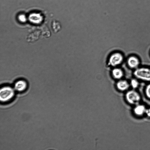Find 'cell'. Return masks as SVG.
Returning a JSON list of instances; mask_svg holds the SVG:
<instances>
[{"label": "cell", "mask_w": 150, "mask_h": 150, "mask_svg": "<svg viewBox=\"0 0 150 150\" xmlns=\"http://www.w3.org/2000/svg\"><path fill=\"white\" fill-rule=\"evenodd\" d=\"M15 89L9 86H3L0 90V100L1 103H6L11 100L15 95Z\"/></svg>", "instance_id": "obj_1"}, {"label": "cell", "mask_w": 150, "mask_h": 150, "mask_svg": "<svg viewBox=\"0 0 150 150\" xmlns=\"http://www.w3.org/2000/svg\"><path fill=\"white\" fill-rule=\"evenodd\" d=\"M134 74L137 78L142 80L150 81V69L142 67L136 69Z\"/></svg>", "instance_id": "obj_2"}, {"label": "cell", "mask_w": 150, "mask_h": 150, "mask_svg": "<svg viewBox=\"0 0 150 150\" xmlns=\"http://www.w3.org/2000/svg\"><path fill=\"white\" fill-rule=\"evenodd\" d=\"M126 98L127 101L131 104L137 103L141 99L139 94L134 90L128 91L126 94Z\"/></svg>", "instance_id": "obj_3"}, {"label": "cell", "mask_w": 150, "mask_h": 150, "mask_svg": "<svg viewBox=\"0 0 150 150\" xmlns=\"http://www.w3.org/2000/svg\"><path fill=\"white\" fill-rule=\"evenodd\" d=\"M123 59L122 55L120 53H116L112 54L110 57L109 63L112 66H115L120 64Z\"/></svg>", "instance_id": "obj_4"}, {"label": "cell", "mask_w": 150, "mask_h": 150, "mask_svg": "<svg viewBox=\"0 0 150 150\" xmlns=\"http://www.w3.org/2000/svg\"><path fill=\"white\" fill-rule=\"evenodd\" d=\"M27 86L28 84L25 81L20 80L17 81L15 83L14 89L18 92H23L26 90Z\"/></svg>", "instance_id": "obj_5"}, {"label": "cell", "mask_w": 150, "mask_h": 150, "mask_svg": "<svg viewBox=\"0 0 150 150\" xmlns=\"http://www.w3.org/2000/svg\"><path fill=\"white\" fill-rule=\"evenodd\" d=\"M139 61L136 57L132 56L129 57L127 60L129 66L131 68L137 67L139 64Z\"/></svg>", "instance_id": "obj_6"}, {"label": "cell", "mask_w": 150, "mask_h": 150, "mask_svg": "<svg viewBox=\"0 0 150 150\" xmlns=\"http://www.w3.org/2000/svg\"><path fill=\"white\" fill-rule=\"evenodd\" d=\"M146 110L145 107L144 105H139L134 108V111L136 115L140 116L145 113Z\"/></svg>", "instance_id": "obj_7"}, {"label": "cell", "mask_w": 150, "mask_h": 150, "mask_svg": "<svg viewBox=\"0 0 150 150\" xmlns=\"http://www.w3.org/2000/svg\"><path fill=\"white\" fill-rule=\"evenodd\" d=\"M117 88L121 91H124L127 89L129 87L128 83L125 80L119 81L117 84Z\"/></svg>", "instance_id": "obj_8"}, {"label": "cell", "mask_w": 150, "mask_h": 150, "mask_svg": "<svg viewBox=\"0 0 150 150\" xmlns=\"http://www.w3.org/2000/svg\"><path fill=\"white\" fill-rule=\"evenodd\" d=\"M112 74L115 78L117 79H119L123 76V73L121 69L116 68L113 70Z\"/></svg>", "instance_id": "obj_9"}, {"label": "cell", "mask_w": 150, "mask_h": 150, "mask_svg": "<svg viewBox=\"0 0 150 150\" xmlns=\"http://www.w3.org/2000/svg\"><path fill=\"white\" fill-rule=\"evenodd\" d=\"M131 84L133 88H137L139 85V83L138 81L134 79H132L131 81Z\"/></svg>", "instance_id": "obj_10"}, {"label": "cell", "mask_w": 150, "mask_h": 150, "mask_svg": "<svg viewBox=\"0 0 150 150\" xmlns=\"http://www.w3.org/2000/svg\"><path fill=\"white\" fill-rule=\"evenodd\" d=\"M145 93L147 97L150 98V83L146 86L145 90Z\"/></svg>", "instance_id": "obj_11"}, {"label": "cell", "mask_w": 150, "mask_h": 150, "mask_svg": "<svg viewBox=\"0 0 150 150\" xmlns=\"http://www.w3.org/2000/svg\"><path fill=\"white\" fill-rule=\"evenodd\" d=\"M145 113L148 116L150 117V108L146 109Z\"/></svg>", "instance_id": "obj_12"}]
</instances>
